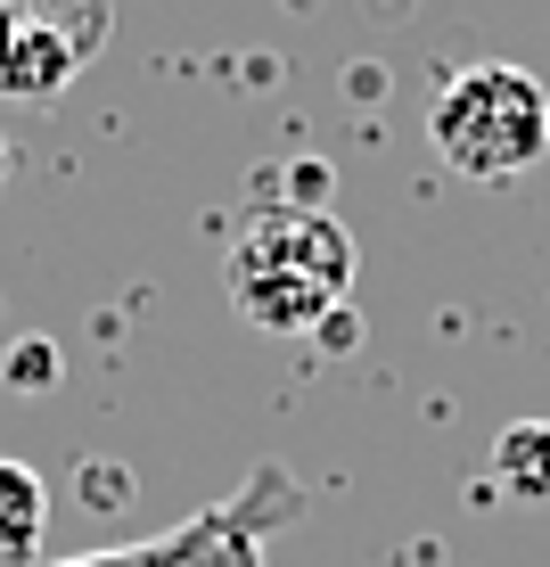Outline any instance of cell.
<instances>
[{
	"label": "cell",
	"instance_id": "1",
	"mask_svg": "<svg viewBox=\"0 0 550 567\" xmlns=\"http://www.w3.org/2000/svg\"><path fill=\"white\" fill-rule=\"evenodd\" d=\"M222 280H230L239 321L271 329V338H304V329L338 321V305L353 288V239L321 206H263L239 223Z\"/></svg>",
	"mask_w": 550,
	"mask_h": 567
},
{
	"label": "cell",
	"instance_id": "2",
	"mask_svg": "<svg viewBox=\"0 0 550 567\" xmlns=\"http://www.w3.org/2000/svg\"><path fill=\"white\" fill-rule=\"evenodd\" d=\"M427 141L436 156L460 182H518V173L542 165L550 148V91L535 83L526 66H468L452 74L436 91V107H427Z\"/></svg>",
	"mask_w": 550,
	"mask_h": 567
},
{
	"label": "cell",
	"instance_id": "8",
	"mask_svg": "<svg viewBox=\"0 0 550 567\" xmlns=\"http://www.w3.org/2000/svg\"><path fill=\"white\" fill-rule=\"evenodd\" d=\"M50 370H58V354H50V346H17V386H42Z\"/></svg>",
	"mask_w": 550,
	"mask_h": 567
},
{
	"label": "cell",
	"instance_id": "7",
	"mask_svg": "<svg viewBox=\"0 0 550 567\" xmlns=\"http://www.w3.org/2000/svg\"><path fill=\"white\" fill-rule=\"evenodd\" d=\"M165 559H173V535L115 543V551H83V559H50V567H165Z\"/></svg>",
	"mask_w": 550,
	"mask_h": 567
},
{
	"label": "cell",
	"instance_id": "3",
	"mask_svg": "<svg viewBox=\"0 0 550 567\" xmlns=\"http://www.w3.org/2000/svg\"><path fill=\"white\" fill-rule=\"evenodd\" d=\"M288 511H297V477L263 461L239 494H222L214 511L173 526V559L165 567H263V526H280Z\"/></svg>",
	"mask_w": 550,
	"mask_h": 567
},
{
	"label": "cell",
	"instance_id": "6",
	"mask_svg": "<svg viewBox=\"0 0 550 567\" xmlns=\"http://www.w3.org/2000/svg\"><path fill=\"white\" fill-rule=\"evenodd\" d=\"M494 485L509 502H550V420H509L494 436Z\"/></svg>",
	"mask_w": 550,
	"mask_h": 567
},
{
	"label": "cell",
	"instance_id": "4",
	"mask_svg": "<svg viewBox=\"0 0 550 567\" xmlns=\"http://www.w3.org/2000/svg\"><path fill=\"white\" fill-rule=\"evenodd\" d=\"M74 66H83V42H74L66 25L0 17V91H9V100H50V91H66Z\"/></svg>",
	"mask_w": 550,
	"mask_h": 567
},
{
	"label": "cell",
	"instance_id": "5",
	"mask_svg": "<svg viewBox=\"0 0 550 567\" xmlns=\"http://www.w3.org/2000/svg\"><path fill=\"white\" fill-rule=\"evenodd\" d=\"M42 518H50V485L25 461H0V567H33Z\"/></svg>",
	"mask_w": 550,
	"mask_h": 567
},
{
	"label": "cell",
	"instance_id": "9",
	"mask_svg": "<svg viewBox=\"0 0 550 567\" xmlns=\"http://www.w3.org/2000/svg\"><path fill=\"white\" fill-rule=\"evenodd\" d=\"M0 182H9V141H0Z\"/></svg>",
	"mask_w": 550,
	"mask_h": 567
}]
</instances>
